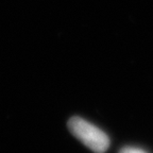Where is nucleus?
I'll list each match as a JSON object with an SVG mask.
<instances>
[{
    "mask_svg": "<svg viewBox=\"0 0 153 153\" xmlns=\"http://www.w3.org/2000/svg\"><path fill=\"white\" fill-rule=\"evenodd\" d=\"M68 128L74 137L96 153H103L110 146L108 135L100 129L81 117H72L68 121Z\"/></svg>",
    "mask_w": 153,
    "mask_h": 153,
    "instance_id": "1",
    "label": "nucleus"
},
{
    "mask_svg": "<svg viewBox=\"0 0 153 153\" xmlns=\"http://www.w3.org/2000/svg\"><path fill=\"white\" fill-rule=\"evenodd\" d=\"M120 153H146L143 150L138 148H133V147H127V148L122 149Z\"/></svg>",
    "mask_w": 153,
    "mask_h": 153,
    "instance_id": "2",
    "label": "nucleus"
}]
</instances>
